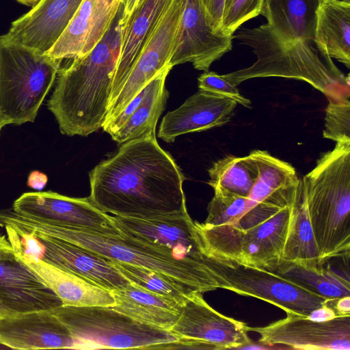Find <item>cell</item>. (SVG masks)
<instances>
[{"mask_svg": "<svg viewBox=\"0 0 350 350\" xmlns=\"http://www.w3.org/2000/svg\"><path fill=\"white\" fill-rule=\"evenodd\" d=\"M89 178L88 198L106 213L149 219L187 210L185 177L156 137L121 144L91 170Z\"/></svg>", "mask_w": 350, "mask_h": 350, "instance_id": "6da1fadb", "label": "cell"}, {"mask_svg": "<svg viewBox=\"0 0 350 350\" xmlns=\"http://www.w3.org/2000/svg\"><path fill=\"white\" fill-rule=\"evenodd\" d=\"M123 7L98 44L61 68L47 105L62 133L88 136L105 122L122 42Z\"/></svg>", "mask_w": 350, "mask_h": 350, "instance_id": "7a4b0ae2", "label": "cell"}, {"mask_svg": "<svg viewBox=\"0 0 350 350\" xmlns=\"http://www.w3.org/2000/svg\"><path fill=\"white\" fill-rule=\"evenodd\" d=\"M233 38L251 47L256 60L247 68L221 75L232 84L237 86L254 78L283 77L307 82L328 100L349 98V75H345L314 39L285 41L267 24L241 29Z\"/></svg>", "mask_w": 350, "mask_h": 350, "instance_id": "3957f363", "label": "cell"}, {"mask_svg": "<svg viewBox=\"0 0 350 350\" xmlns=\"http://www.w3.org/2000/svg\"><path fill=\"white\" fill-rule=\"evenodd\" d=\"M301 182L321 262L349 256L350 142H336Z\"/></svg>", "mask_w": 350, "mask_h": 350, "instance_id": "277c9868", "label": "cell"}, {"mask_svg": "<svg viewBox=\"0 0 350 350\" xmlns=\"http://www.w3.org/2000/svg\"><path fill=\"white\" fill-rule=\"evenodd\" d=\"M5 224L16 230L34 231L56 237L88 250L111 261L148 268L200 292V262L180 258L169 248L130 236L105 234L86 229L33 220L10 212Z\"/></svg>", "mask_w": 350, "mask_h": 350, "instance_id": "5b68a950", "label": "cell"}, {"mask_svg": "<svg viewBox=\"0 0 350 350\" xmlns=\"http://www.w3.org/2000/svg\"><path fill=\"white\" fill-rule=\"evenodd\" d=\"M292 204L280 206L263 202L237 221L219 226H204L196 221L204 251L272 271L281 260Z\"/></svg>", "mask_w": 350, "mask_h": 350, "instance_id": "8992f818", "label": "cell"}, {"mask_svg": "<svg viewBox=\"0 0 350 350\" xmlns=\"http://www.w3.org/2000/svg\"><path fill=\"white\" fill-rule=\"evenodd\" d=\"M200 262L203 267V293L223 288L269 302L286 314L308 317L314 311L327 306L330 299L273 271L205 251Z\"/></svg>", "mask_w": 350, "mask_h": 350, "instance_id": "52a82bcc", "label": "cell"}, {"mask_svg": "<svg viewBox=\"0 0 350 350\" xmlns=\"http://www.w3.org/2000/svg\"><path fill=\"white\" fill-rule=\"evenodd\" d=\"M60 68L46 54L0 44V113L8 124L34 121Z\"/></svg>", "mask_w": 350, "mask_h": 350, "instance_id": "ba28073f", "label": "cell"}, {"mask_svg": "<svg viewBox=\"0 0 350 350\" xmlns=\"http://www.w3.org/2000/svg\"><path fill=\"white\" fill-rule=\"evenodd\" d=\"M82 349H148L179 338L171 331L139 322L111 306H64L51 310Z\"/></svg>", "mask_w": 350, "mask_h": 350, "instance_id": "9c48e42d", "label": "cell"}, {"mask_svg": "<svg viewBox=\"0 0 350 350\" xmlns=\"http://www.w3.org/2000/svg\"><path fill=\"white\" fill-rule=\"evenodd\" d=\"M20 245L23 254L40 258L110 291L130 283L110 260L66 241L30 231L21 234Z\"/></svg>", "mask_w": 350, "mask_h": 350, "instance_id": "30bf717a", "label": "cell"}, {"mask_svg": "<svg viewBox=\"0 0 350 350\" xmlns=\"http://www.w3.org/2000/svg\"><path fill=\"white\" fill-rule=\"evenodd\" d=\"M12 208L39 221L123 235L111 216L97 208L88 198H71L51 191L27 192L14 202Z\"/></svg>", "mask_w": 350, "mask_h": 350, "instance_id": "8fae6325", "label": "cell"}, {"mask_svg": "<svg viewBox=\"0 0 350 350\" xmlns=\"http://www.w3.org/2000/svg\"><path fill=\"white\" fill-rule=\"evenodd\" d=\"M259 335L263 346L296 349H350V315L319 321L308 317H286L263 327H247Z\"/></svg>", "mask_w": 350, "mask_h": 350, "instance_id": "7c38bea8", "label": "cell"}, {"mask_svg": "<svg viewBox=\"0 0 350 350\" xmlns=\"http://www.w3.org/2000/svg\"><path fill=\"white\" fill-rule=\"evenodd\" d=\"M247 327L213 309L204 299L202 293L195 291L182 306L170 331L179 338L198 341L206 349H247L252 345Z\"/></svg>", "mask_w": 350, "mask_h": 350, "instance_id": "4fadbf2b", "label": "cell"}, {"mask_svg": "<svg viewBox=\"0 0 350 350\" xmlns=\"http://www.w3.org/2000/svg\"><path fill=\"white\" fill-rule=\"evenodd\" d=\"M232 39L213 29L200 0H185L169 66L190 62L196 70L208 71L231 51Z\"/></svg>", "mask_w": 350, "mask_h": 350, "instance_id": "5bb4252c", "label": "cell"}, {"mask_svg": "<svg viewBox=\"0 0 350 350\" xmlns=\"http://www.w3.org/2000/svg\"><path fill=\"white\" fill-rule=\"evenodd\" d=\"M185 0H174L145 44L105 120L115 118L159 72L169 66Z\"/></svg>", "mask_w": 350, "mask_h": 350, "instance_id": "9a60e30c", "label": "cell"}, {"mask_svg": "<svg viewBox=\"0 0 350 350\" xmlns=\"http://www.w3.org/2000/svg\"><path fill=\"white\" fill-rule=\"evenodd\" d=\"M122 234L170 249L180 258L198 260L204 253V245L196 221L187 210L149 219L111 216Z\"/></svg>", "mask_w": 350, "mask_h": 350, "instance_id": "2e32d148", "label": "cell"}, {"mask_svg": "<svg viewBox=\"0 0 350 350\" xmlns=\"http://www.w3.org/2000/svg\"><path fill=\"white\" fill-rule=\"evenodd\" d=\"M83 0H41L14 21L0 44L23 46L44 54L55 44Z\"/></svg>", "mask_w": 350, "mask_h": 350, "instance_id": "e0dca14e", "label": "cell"}, {"mask_svg": "<svg viewBox=\"0 0 350 350\" xmlns=\"http://www.w3.org/2000/svg\"><path fill=\"white\" fill-rule=\"evenodd\" d=\"M0 344L13 349H82L51 310L10 313L0 319Z\"/></svg>", "mask_w": 350, "mask_h": 350, "instance_id": "ac0fdd59", "label": "cell"}, {"mask_svg": "<svg viewBox=\"0 0 350 350\" xmlns=\"http://www.w3.org/2000/svg\"><path fill=\"white\" fill-rule=\"evenodd\" d=\"M120 5V0H83L61 36L44 54L61 63L85 55L101 40Z\"/></svg>", "mask_w": 350, "mask_h": 350, "instance_id": "d6986e66", "label": "cell"}, {"mask_svg": "<svg viewBox=\"0 0 350 350\" xmlns=\"http://www.w3.org/2000/svg\"><path fill=\"white\" fill-rule=\"evenodd\" d=\"M0 305L10 314L52 310L62 302L13 250L0 255Z\"/></svg>", "mask_w": 350, "mask_h": 350, "instance_id": "ffe728a7", "label": "cell"}, {"mask_svg": "<svg viewBox=\"0 0 350 350\" xmlns=\"http://www.w3.org/2000/svg\"><path fill=\"white\" fill-rule=\"evenodd\" d=\"M237 105L230 98L199 90L163 117L158 137L172 142L180 135L223 126L230 120Z\"/></svg>", "mask_w": 350, "mask_h": 350, "instance_id": "44dd1931", "label": "cell"}, {"mask_svg": "<svg viewBox=\"0 0 350 350\" xmlns=\"http://www.w3.org/2000/svg\"><path fill=\"white\" fill-rule=\"evenodd\" d=\"M173 1L142 0L125 24L122 25L120 53L109 107L119 94L140 53Z\"/></svg>", "mask_w": 350, "mask_h": 350, "instance_id": "7402d4cb", "label": "cell"}, {"mask_svg": "<svg viewBox=\"0 0 350 350\" xmlns=\"http://www.w3.org/2000/svg\"><path fill=\"white\" fill-rule=\"evenodd\" d=\"M16 256L60 299L64 306L116 305L111 291L40 258L14 252Z\"/></svg>", "mask_w": 350, "mask_h": 350, "instance_id": "603a6c76", "label": "cell"}, {"mask_svg": "<svg viewBox=\"0 0 350 350\" xmlns=\"http://www.w3.org/2000/svg\"><path fill=\"white\" fill-rule=\"evenodd\" d=\"M249 155L256 165L258 175L247 197L245 213L263 202L281 206L293 203L301 185L295 169L265 150H255Z\"/></svg>", "mask_w": 350, "mask_h": 350, "instance_id": "cb8c5ba5", "label": "cell"}, {"mask_svg": "<svg viewBox=\"0 0 350 350\" xmlns=\"http://www.w3.org/2000/svg\"><path fill=\"white\" fill-rule=\"evenodd\" d=\"M320 0H263L260 14L285 41L314 39Z\"/></svg>", "mask_w": 350, "mask_h": 350, "instance_id": "d4e9b609", "label": "cell"}, {"mask_svg": "<svg viewBox=\"0 0 350 350\" xmlns=\"http://www.w3.org/2000/svg\"><path fill=\"white\" fill-rule=\"evenodd\" d=\"M113 307L131 318L157 328L170 330L176 322L182 308L176 301L149 292L129 283L111 291Z\"/></svg>", "mask_w": 350, "mask_h": 350, "instance_id": "484cf974", "label": "cell"}, {"mask_svg": "<svg viewBox=\"0 0 350 350\" xmlns=\"http://www.w3.org/2000/svg\"><path fill=\"white\" fill-rule=\"evenodd\" d=\"M314 40L331 58L350 68V0L320 2Z\"/></svg>", "mask_w": 350, "mask_h": 350, "instance_id": "4316f807", "label": "cell"}, {"mask_svg": "<svg viewBox=\"0 0 350 350\" xmlns=\"http://www.w3.org/2000/svg\"><path fill=\"white\" fill-rule=\"evenodd\" d=\"M170 66L155 75L147 84V92L139 107L124 124L111 135L119 144L143 137H156V126L168 96L165 88Z\"/></svg>", "mask_w": 350, "mask_h": 350, "instance_id": "83f0119b", "label": "cell"}, {"mask_svg": "<svg viewBox=\"0 0 350 350\" xmlns=\"http://www.w3.org/2000/svg\"><path fill=\"white\" fill-rule=\"evenodd\" d=\"M280 261L308 267L323 265L310 224L301 182L292 204L287 235Z\"/></svg>", "mask_w": 350, "mask_h": 350, "instance_id": "f1b7e54d", "label": "cell"}, {"mask_svg": "<svg viewBox=\"0 0 350 350\" xmlns=\"http://www.w3.org/2000/svg\"><path fill=\"white\" fill-rule=\"evenodd\" d=\"M271 271L328 299L350 296V283L335 271L319 266L280 261Z\"/></svg>", "mask_w": 350, "mask_h": 350, "instance_id": "f546056e", "label": "cell"}, {"mask_svg": "<svg viewBox=\"0 0 350 350\" xmlns=\"http://www.w3.org/2000/svg\"><path fill=\"white\" fill-rule=\"evenodd\" d=\"M208 184L215 193L247 198L258 175L256 165L248 154L226 156L214 162L208 170Z\"/></svg>", "mask_w": 350, "mask_h": 350, "instance_id": "4dcf8cb0", "label": "cell"}, {"mask_svg": "<svg viewBox=\"0 0 350 350\" xmlns=\"http://www.w3.org/2000/svg\"><path fill=\"white\" fill-rule=\"evenodd\" d=\"M112 265L131 284L183 306L195 291L170 277L144 267L111 261Z\"/></svg>", "mask_w": 350, "mask_h": 350, "instance_id": "1f68e13d", "label": "cell"}, {"mask_svg": "<svg viewBox=\"0 0 350 350\" xmlns=\"http://www.w3.org/2000/svg\"><path fill=\"white\" fill-rule=\"evenodd\" d=\"M247 198L215 193L208 204L204 226H215L237 221L246 211Z\"/></svg>", "mask_w": 350, "mask_h": 350, "instance_id": "d6a6232c", "label": "cell"}, {"mask_svg": "<svg viewBox=\"0 0 350 350\" xmlns=\"http://www.w3.org/2000/svg\"><path fill=\"white\" fill-rule=\"evenodd\" d=\"M323 136L336 142H350V100H328Z\"/></svg>", "mask_w": 350, "mask_h": 350, "instance_id": "836d02e7", "label": "cell"}, {"mask_svg": "<svg viewBox=\"0 0 350 350\" xmlns=\"http://www.w3.org/2000/svg\"><path fill=\"white\" fill-rule=\"evenodd\" d=\"M263 0H226L221 33L233 36L245 22L260 15Z\"/></svg>", "mask_w": 350, "mask_h": 350, "instance_id": "e575fe53", "label": "cell"}, {"mask_svg": "<svg viewBox=\"0 0 350 350\" xmlns=\"http://www.w3.org/2000/svg\"><path fill=\"white\" fill-rule=\"evenodd\" d=\"M198 81L199 90L230 98L245 107H251V100L242 96L237 86L225 79L222 75L215 72L205 71L198 77Z\"/></svg>", "mask_w": 350, "mask_h": 350, "instance_id": "d590c367", "label": "cell"}, {"mask_svg": "<svg viewBox=\"0 0 350 350\" xmlns=\"http://www.w3.org/2000/svg\"><path fill=\"white\" fill-rule=\"evenodd\" d=\"M200 1L211 26L217 33L222 34L221 29L226 0H200Z\"/></svg>", "mask_w": 350, "mask_h": 350, "instance_id": "8d00e7d4", "label": "cell"}, {"mask_svg": "<svg viewBox=\"0 0 350 350\" xmlns=\"http://www.w3.org/2000/svg\"><path fill=\"white\" fill-rule=\"evenodd\" d=\"M48 182L47 176L38 170L32 171L27 178V185L36 190H42Z\"/></svg>", "mask_w": 350, "mask_h": 350, "instance_id": "74e56055", "label": "cell"}, {"mask_svg": "<svg viewBox=\"0 0 350 350\" xmlns=\"http://www.w3.org/2000/svg\"><path fill=\"white\" fill-rule=\"evenodd\" d=\"M332 305L337 316L350 315V296L335 298Z\"/></svg>", "mask_w": 350, "mask_h": 350, "instance_id": "f35d334b", "label": "cell"}, {"mask_svg": "<svg viewBox=\"0 0 350 350\" xmlns=\"http://www.w3.org/2000/svg\"><path fill=\"white\" fill-rule=\"evenodd\" d=\"M139 0H120V3L123 7V14L121 18V24L124 25L129 17L137 8Z\"/></svg>", "mask_w": 350, "mask_h": 350, "instance_id": "ab89813d", "label": "cell"}, {"mask_svg": "<svg viewBox=\"0 0 350 350\" xmlns=\"http://www.w3.org/2000/svg\"><path fill=\"white\" fill-rule=\"evenodd\" d=\"M13 248L5 235L0 234V255L3 253L12 251Z\"/></svg>", "mask_w": 350, "mask_h": 350, "instance_id": "60d3db41", "label": "cell"}, {"mask_svg": "<svg viewBox=\"0 0 350 350\" xmlns=\"http://www.w3.org/2000/svg\"><path fill=\"white\" fill-rule=\"evenodd\" d=\"M19 3L24 4L25 5L31 7L32 8L35 7L41 0H16Z\"/></svg>", "mask_w": 350, "mask_h": 350, "instance_id": "b9f144b4", "label": "cell"}, {"mask_svg": "<svg viewBox=\"0 0 350 350\" xmlns=\"http://www.w3.org/2000/svg\"><path fill=\"white\" fill-rule=\"evenodd\" d=\"M7 124V122L5 121V120L4 119V118L1 116V114L0 113V133H1V129H3V127L4 126H5Z\"/></svg>", "mask_w": 350, "mask_h": 350, "instance_id": "7bdbcfd3", "label": "cell"}, {"mask_svg": "<svg viewBox=\"0 0 350 350\" xmlns=\"http://www.w3.org/2000/svg\"><path fill=\"white\" fill-rule=\"evenodd\" d=\"M8 314V312L0 305V319Z\"/></svg>", "mask_w": 350, "mask_h": 350, "instance_id": "ee69618b", "label": "cell"}, {"mask_svg": "<svg viewBox=\"0 0 350 350\" xmlns=\"http://www.w3.org/2000/svg\"><path fill=\"white\" fill-rule=\"evenodd\" d=\"M142 1V0H139V3H138V4H139Z\"/></svg>", "mask_w": 350, "mask_h": 350, "instance_id": "f6af8a7d", "label": "cell"}, {"mask_svg": "<svg viewBox=\"0 0 350 350\" xmlns=\"http://www.w3.org/2000/svg\"><path fill=\"white\" fill-rule=\"evenodd\" d=\"M320 1H325V0H320Z\"/></svg>", "mask_w": 350, "mask_h": 350, "instance_id": "bcb514c9", "label": "cell"}]
</instances>
